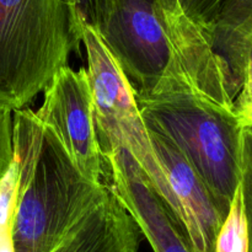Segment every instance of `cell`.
<instances>
[{
  "label": "cell",
  "instance_id": "6da1fadb",
  "mask_svg": "<svg viewBox=\"0 0 252 252\" xmlns=\"http://www.w3.org/2000/svg\"><path fill=\"white\" fill-rule=\"evenodd\" d=\"M12 154L19 164V189L12 220L15 252H51L71 228L100 203L105 184L81 175L48 125L36 111L11 113Z\"/></svg>",
  "mask_w": 252,
  "mask_h": 252
},
{
  "label": "cell",
  "instance_id": "7a4b0ae2",
  "mask_svg": "<svg viewBox=\"0 0 252 252\" xmlns=\"http://www.w3.org/2000/svg\"><path fill=\"white\" fill-rule=\"evenodd\" d=\"M135 100L145 126L175 143L225 218L241 174L243 127L235 111L187 91L135 94Z\"/></svg>",
  "mask_w": 252,
  "mask_h": 252
},
{
  "label": "cell",
  "instance_id": "3957f363",
  "mask_svg": "<svg viewBox=\"0 0 252 252\" xmlns=\"http://www.w3.org/2000/svg\"><path fill=\"white\" fill-rule=\"evenodd\" d=\"M79 49L69 0H0V108H25Z\"/></svg>",
  "mask_w": 252,
  "mask_h": 252
},
{
  "label": "cell",
  "instance_id": "277c9868",
  "mask_svg": "<svg viewBox=\"0 0 252 252\" xmlns=\"http://www.w3.org/2000/svg\"><path fill=\"white\" fill-rule=\"evenodd\" d=\"M81 44L85 47L88 57L86 70L93 93L94 115L101 153L118 147L128 150L145 172L170 214L185 230L181 209L155 154L132 85L93 27L85 26L83 29Z\"/></svg>",
  "mask_w": 252,
  "mask_h": 252
},
{
  "label": "cell",
  "instance_id": "5b68a950",
  "mask_svg": "<svg viewBox=\"0 0 252 252\" xmlns=\"http://www.w3.org/2000/svg\"><path fill=\"white\" fill-rule=\"evenodd\" d=\"M153 5L170 58L161 80L147 95L187 91L235 111L238 90L225 61L214 48L211 30L187 14L180 0H153Z\"/></svg>",
  "mask_w": 252,
  "mask_h": 252
},
{
  "label": "cell",
  "instance_id": "8992f818",
  "mask_svg": "<svg viewBox=\"0 0 252 252\" xmlns=\"http://www.w3.org/2000/svg\"><path fill=\"white\" fill-rule=\"evenodd\" d=\"M97 33L134 93H152L170 58L166 36L153 0H117Z\"/></svg>",
  "mask_w": 252,
  "mask_h": 252
},
{
  "label": "cell",
  "instance_id": "52a82bcc",
  "mask_svg": "<svg viewBox=\"0 0 252 252\" xmlns=\"http://www.w3.org/2000/svg\"><path fill=\"white\" fill-rule=\"evenodd\" d=\"M36 115L53 129L81 175L94 184H102L103 160L86 68H62L43 91Z\"/></svg>",
  "mask_w": 252,
  "mask_h": 252
},
{
  "label": "cell",
  "instance_id": "ba28073f",
  "mask_svg": "<svg viewBox=\"0 0 252 252\" xmlns=\"http://www.w3.org/2000/svg\"><path fill=\"white\" fill-rule=\"evenodd\" d=\"M101 154L112 182L110 187L154 252H193L185 230L129 152L118 147Z\"/></svg>",
  "mask_w": 252,
  "mask_h": 252
},
{
  "label": "cell",
  "instance_id": "9c48e42d",
  "mask_svg": "<svg viewBox=\"0 0 252 252\" xmlns=\"http://www.w3.org/2000/svg\"><path fill=\"white\" fill-rule=\"evenodd\" d=\"M148 128V127H147ZM158 160L181 209L185 230L193 252H214L224 217L206 184L166 135L148 128Z\"/></svg>",
  "mask_w": 252,
  "mask_h": 252
},
{
  "label": "cell",
  "instance_id": "30bf717a",
  "mask_svg": "<svg viewBox=\"0 0 252 252\" xmlns=\"http://www.w3.org/2000/svg\"><path fill=\"white\" fill-rule=\"evenodd\" d=\"M139 229L108 186L90 209L51 252H138Z\"/></svg>",
  "mask_w": 252,
  "mask_h": 252
},
{
  "label": "cell",
  "instance_id": "8fae6325",
  "mask_svg": "<svg viewBox=\"0 0 252 252\" xmlns=\"http://www.w3.org/2000/svg\"><path fill=\"white\" fill-rule=\"evenodd\" d=\"M211 32L214 48L225 61L239 94L252 36V0H224Z\"/></svg>",
  "mask_w": 252,
  "mask_h": 252
},
{
  "label": "cell",
  "instance_id": "7c38bea8",
  "mask_svg": "<svg viewBox=\"0 0 252 252\" xmlns=\"http://www.w3.org/2000/svg\"><path fill=\"white\" fill-rule=\"evenodd\" d=\"M214 252H249L248 224L244 213L240 184L230 203L228 216L217 235Z\"/></svg>",
  "mask_w": 252,
  "mask_h": 252
},
{
  "label": "cell",
  "instance_id": "4fadbf2b",
  "mask_svg": "<svg viewBox=\"0 0 252 252\" xmlns=\"http://www.w3.org/2000/svg\"><path fill=\"white\" fill-rule=\"evenodd\" d=\"M117 0H69L71 29L76 46L80 47L83 29L93 27L98 31L107 21Z\"/></svg>",
  "mask_w": 252,
  "mask_h": 252
},
{
  "label": "cell",
  "instance_id": "5bb4252c",
  "mask_svg": "<svg viewBox=\"0 0 252 252\" xmlns=\"http://www.w3.org/2000/svg\"><path fill=\"white\" fill-rule=\"evenodd\" d=\"M240 189L248 224L249 252H252V128L244 127L241 134Z\"/></svg>",
  "mask_w": 252,
  "mask_h": 252
},
{
  "label": "cell",
  "instance_id": "9a60e30c",
  "mask_svg": "<svg viewBox=\"0 0 252 252\" xmlns=\"http://www.w3.org/2000/svg\"><path fill=\"white\" fill-rule=\"evenodd\" d=\"M19 189V164L12 157L6 171L0 177V226L11 228Z\"/></svg>",
  "mask_w": 252,
  "mask_h": 252
},
{
  "label": "cell",
  "instance_id": "2e32d148",
  "mask_svg": "<svg viewBox=\"0 0 252 252\" xmlns=\"http://www.w3.org/2000/svg\"><path fill=\"white\" fill-rule=\"evenodd\" d=\"M234 106L241 127L252 128V36L246 52L240 90L234 101Z\"/></svg>",
  "mask_w": 252,
  "mask_h": 252
},
{
  "label": "cell",
  "instance_id": "e0dca14e",
  "mask_svg": "<svg viewBox=\"0 0 252 252\" xmlns=\"http://www.w3.org/2000/svg\"><path fill=\"white\" fill-rule=\"evenodd\" d=\"M180 1L187 14L211 30L224 0H180Z\"/></svg>",
  "mask_w": 252,
  "mask_h": 252
},
{
  "label": "cell",
  "instance_id": "ac0fdd59",
  "mask_svg": "<svg viewBox=\"0 0 252 252\" xmlns=\"http://www.w3.org/2000/svg\"><path fill=\"white\" fill-rule=\"evenodd\" d=\"M10 111L0 108V177L11 162L12 157V117Z\"/></svg>",
  "mask_w": 252,
  "mask_h": 252
},
{
  "label": "cell",
  "instance_id": "d6986e66",
  "mask_svg": "<svg viewBox=\"0 0 252 252\" xmlns=\"http://www.w3.org/2000/svg\"><path fill=\"white\" fill-rule=\"evenodd\" d=\"M0 252H15L11 228L0 226Z\"/></svg>",
  "mask_w": 252,
  "mask_h": 252
}]
</instances>
